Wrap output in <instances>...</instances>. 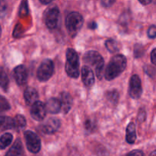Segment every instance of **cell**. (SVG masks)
<instances>
[{"mask_svg": "<svg viewBox=\"0 0 156 156\" xmlns=\"http://www.w3.org/2000/svg\"><path fill=\"white\" fill-rule=\"evenodd\" d=\"M129 21H130V15L125 12L120 16V19H119V24L124 27H127L128 24H129Z\"/></svg>", "mask_w": 156, "mask_h": 156, "instance_id": "cell-25", "label": "cell"}, {"mask_svg": "<svg viewBox=\"0 0 156 156\" xmlns=\"http://www.w3.org/2000/svg\"><path fill=\"white\" fill-rule=\"evenodd\" d=\"M83 23V17L79 12H73L69 14L66 19V26L69 34L72 37H75L80 31Z\"/></svg>", "mask_w": 156, "mask_h": 156, "instance_id": "cell-4", "label": "cell"}, {"mask_svg": "<svg viewBox=\"0 0 156 156\" xmlns=\"http://www.w3.org/2000/svg\"><path fill=\"white\" fill-rule=\"evenodd\" d=\"M82 79L85 85L91 87L94 83V74L92 69L88 66H84L82 68Z\"/></svg>", "mask_w": 156, "mask_h": 156, "instance_id": "cell-13", "label": "cell"}, {"mask_svg": "<svg viewBox=\"0 0 156 156\" xmlns=\"http://www.w3.org/2000/svg\"><path fill=\"white\" fill-rule=\"evenodd\" d=\"M13 140V136L9 133H5L0 136V149H5L10 146Z\"/></svg>", "mask_w": 156, "mask_h": 156, "instance_id": "cell-22", "label": "cell"}, {"mask_svg": "<svg viewBox=\"0 0 156 156\" xmlns=\"http://www.w3.org/2000/svg\"><path fill=\"white\" fill-rule=\"evenodd\" d=\"M83 59L84 62L87 65L90 66L95 70L97 77L99 79H101L102 76H103L105 61L100 53L94 50H90V51L85 53V54L84 55Z\"/></svg>", "mask_w": 156, "mask_h": 156, "instance_id": "cell-2", "label": "cell"}, {"mask_svg": "<svg viewBox=\"0 0 156 156\" xmlns=\"http://www.w3.org/2000/svg\"><path fill=\"white\" fill-rule=\"evenodd\" d=\"M24 140L26 146L29 152L36 154L40 152L41 149V142L36 133L30 130L24 132Z\"/></svg>", "mask_w": 156, "mask_h": 156, "instance_id": "cell-7", "label": "cell"}, {"mask_svg": "<svg viewBox=\"0 0 156 156\" xmlns=\"http://www.w3.org/2000/svg\"><path fill=\"white\" fill-rule=\"evenodd\" d=\"M54 73V65L53 61L46 59L43 61L37 72V77L40 82L48 81Z\"/></svg>", "mask_w": 156, "mask_h": 156, "instance_id": "cell-5", "label": "cell"}, {"mask_svg": "<svg viewBox=\"0 0 156 156\" xmlns=\"http://www.w3.org/2000/svg\"><path fill=\"white\" fill-rule=\"evenodd\" d=\"M137 119H138V121L140 122V123H143L146 120V112L145 111V109L143 108H141L140 109L138 112V116H137Z\"/></svg>", "mask_w": 156, "mask_h": 156, "instance_id": "cell-29", "label": "cell"}, {"mask_svg": "<svg viewBox=\"0 0 156 156\" xmlns=\"http://www.w3.org/2000/svg\"><path fill=\"white\" fill-rule=\"evenodd\" d=\"M1 34H2V29H1V26H0V37H1Z\"/></svg>", "mask_w": 156, "mask_h": 156, "instance_id": "cell-38", "label": "cell"}, {"mask_svg": "<svg viewBox=\"0 0 156 156\" xmlns=\"http://www.w3.org/2000/svg\"><path fill=\"white\" fill-rule=\"evenodd\" d=\"M65 69L69 77L77 79L79 76V58L74 49H67Z\"/></svg>", "mask_w": 156, "mask_h": 156, "instance_id": "cell-3", "label": "cell"}, {"mask_svg": "<svg viewBox=\"0 0 156 156\" xmlns=\"http://www.w3.org/2000/svg\"><path fill=\"white\" fill-rule=\"evenodd\" d=\"M24 98L27 105H32L35 102L37 101L39 95L35 88H32V87H28L24 90Z\"/></svg>", "mask_w": 156, "mask_h": 156, "instance_id": "cell-14", "label": "cell"}, {"mask_svg": "<svg viewBox=\"0 0 156 156\" xmlns=\"http://www.w3.org/2000/svg\"><path fill=\"white\" fill-rule=\"evenodd\" d=\"M59 9L56 5H50L46 9L44 15L45 24L50 29H54L57 27L59 22Z\"/></svg>", "mask_w": 156, "mask_h": 156, "instance_id": "cell-6", "label": "cell"}, {"mask_svg": "<svg viewBox=\"0 0 156 156\" xmlns=\"http://www.w3.org/2000/svg\"><path fill=\"white\" fill-rule=\"evenodd\" d=\"M144 70L148 76H149L152 78L155 77V69L154 66H146L144 67Z\"/></svg>", "mask_w": 156, "mask_h": 156, "instance_id": "cell-28", "label": "cell"}, {"mask_svg": "<svg viewBox=\"0 0 156 156\" xmlns=\"http://www.w3.org/2000/svg\"><path fill=\"white\" fill-rule=\"evenodd\" d=\"M7 12V3L5 0H0V18H3Z\"/></svg>", "mask_w": 156, "mask_h": 156, "instance_id": "cell-27", "label": "cell"}, {"mask_svg": "<svg viewBox=\"0 0 156 156\" xmlns=\"http://www.w3.org/2000/svg\"><path fill=\"white\" fill-rule=\"evenodd\" d=\"M10 108V104L9 103L7 99L3 96L0 95V113L9 111Z\"/></svg>", "mask_w": 156, "mask_h": 156, "instance_id": "cell-24", "label": "cell"}, {"mask_svg": "<svg viewBox=\"0 0 156 156\" xmlns=\"http://www.w3.org/2000/svg\"><path fill=\"white\" fill-rule=\"evenodd\" d=\"M88 28L94 30V29H96V27H97V24H96V22H94V21H92V22H91L90 24H88Z\"/></svg>", "mask_w": 156, "mask_h": 156, "instance_id": "cell-34", "label": "cell"}, {"mask_svg": "<svg viewBox=\"0 0 156 156\" xmlns=\"http://www.w3.org/2000/svg\"><path fill=\"white\" fill-rule=\"evenodd\" d=\"M24 149H23L22 143L21 141L18 139L14 143L12 147L9 149V150L6 152V155H24Z\"/></svg>", "mask_w": 156, "mask_h": 156, "instance_id": "cell-16", "label": "cell"}, {"mask_svg": "<svg viewBox=\"0 0 156 156\" xmlns=\"http://www.w3.org/2000/svg\"><path fill=\"white\" fill-rule=\"evenodd\" d=\"M105 46L106 48L110 53H117L120 50V43L117 42L114 39H108L105 41Z\"/></svg>", "mask_w": 156, "mask_h": 156, "instance_id": "cell-20", "label": "cell"}, {"mask_svg": "<svg viewBox=\"0 0 156 156\" xmlns=\"http://www.w3.org/2000/svg\"><path fill=\"white\" fill-rule=\"evenodd\" d=\"M14 78L18 85H25L28 78L27 69L24 65H19L14 69Z\"/></svg>", "mask_w": 156, "mask_h": 156, "instance_id": "cell-11", "label": "cell"}, {"mask_svg": "<svg viewBox=\"0 0 156 156\" xmlns=\"http://www.w3.org/2000/svg\"><path fill=\"white\" fill-rule=\"evenodd\" d=\"M60 120L57 118H49L42 125H41V129L42 133L47 135L55 133L60 127Z\"/></svg>", "mask_w": 156, "mask_h": 156, "instance_id": "cell-10", "label": "cell"}, {"mask_svg": "<svg viewBox=\"0 0 156 156\" xmlns=\"http://www.w3.org/2000/svg\"><path fill=\"white\" fill-rule=\"evenodd\" d=\"M145 54L144 47L142 44H136L134 47V57L139 59V58L143 57V55Z\"/></svg>", "mask_w": 156, "mask_h": 156, "instance_id": "cell-23", "label": "cell"}, {"mask_svg": "<svg viewBox=\"0 0 156 156\" xmlns=\"http://www.w3.org/2000/svg\"><path fill=\"white\" fill-rule=\"evenodd\" d=\"M127 64V59L123 55L117 54L114 56L108 63L105 73V77L108 81H111L120 76L125 70Z\"/></svg>", "mask_w": 156, "mask_h": 156, "instance_id": "cell-1", "label": "cell"}, {"mask_svg": "<svg viewBox=\"0 0 156 156\" xmlns=\"http://www.w3.org/2000/svg\"><path fill=\"white\" fill-rule=\"evenodd\" d=\"M129 96L133 99H139L143 94L141 79L137 75L131 76L129 80Z\"/></svg>", "mask_w": 156, "mask_h": 156, "instance_id": "cell-8", "label": "cell"}, {"mask_svg": "<svg viewBox=\"0 0 156 156\" xmlns=\"http://www.w3.org/2000/svg\"><path fill=\"white\" fill-rule=\"evenodd\" d=\"M0 87L4 91H8L9 87V79L6 72L0 66Z\"/></svg>", "mask_w": 156, "mask_h": 156, "instance_id": "cell-19", "label": "cell"}, {"mask_svg": "<svg viewBox=\"0 0 156 156\" xmlns=\"http://www.w3.org/2000/svg\"><path fill=\"white\" fill-rule=\"evenodd\" d=\"M96 128V122L91 119H88L85 122V129L88 132H92Z\"/></svg>", "mask_w": 156, "mask_h": 156, "instance_id": "cell-26", "label": "cell"}, {"mask_svg": "<svg viewBox=\"0 0 156 156\" xmlns=\"http://www.w3.org/2000/svg\"><path fill=\"white\" fill-rule=\"evenodd\" d=\"M127 155H138V156H142L144 155V152L141 150H133L132 152L127 153Z\"/></svg>", "mask_w": 156, "mask_h": 156, "instance_id": "cell-32", "label": "cell"}, {"mask_svg": "<svg viewBox=\"0 0 156 156\" xmlns=\"http://www.w3.org/2000/svg\"><path fill=\"white\" fill-rule=\"evenodd\" d=\"M26 125H27V122H26V119L24 116L18 114L12 119V129H15V130H22L25 127Z\"/></svg>", "mask_w": 156, "mask_h": 156, "instance_id": "cell-18", "label": "cell"}, {"mask_svg": "<svg viewBox=\"0 0 156 156\" xmlns=\"http://www.w3.org/2000/svg\"><path fill=\"white\" fill-rule=\"evenodd\" d=\"M151 60H152V62L153 63V65H155L156 64V50L155 48H154L152 50V53H151Z\"/></svg>", "mask_w": 156, "mask_h": 156, "instance_id": "cell-33", "label": "cell"}, {"mask_svg": "<svg viewBox=\"0 0 156 156\" xmlns=\"http://www.w3.org/2000/svg\"><path fill=\"white\" fill-rule=\"evenodd\" d=\"M136 140V126L133 122L129 123L126 127V140L129 144H133Z\"/></svg>", "mask_w": 156, "mask_h": 156, "instance_id": "cell-17", "label": "cell"}, {"mask_svg": "<svg viewBox=\"0 0 156 156\" xmlns=\"http://www.w3.org/2000/svg\"><path fill=\"white\" fill-rule=\"evenodd\" d=\"M5 117H3V116L0 115V128L3 126L5 123Z\"/></svg>", "mask_w": 156, "mask_h": 156, "instance_id": "cell-36", "label": "cell"}, {"mask_svg": "<svg viewBox=\"0 0 156 156\" xmlns=\"http://www.w3.org/2000/svg\"><path fill=\"white\" fill-rule=\"evenodd\" d=\"M47 112L50 113L51 114H56L61 111L60 102L57 98H50L47 101L45 105Z\"/></svg>", "mask_w": 156, "mask_h": 156, "instance_id": "cell-15", "label": "cell"}, {"mask_svg": "<svg viewBox=\"0 0 156 156\" xmlns=\"http://www.w3.org/2000/svg\"><path fill=\"white\" fill-rule=\"evenodd\" d=\"M105 98L110 104H111L112 105H115L118 103L120 96H119V93L117 90L112 89L107 91L105 94Z\"/></svg>", "mask_w": 156, "mask_h": 156, "instance_id": "cell-21", "label": "cell"}, {"mask_svg": "<svg viewBox=\"0 0 156 156\" xmlns=\"http://www.w3.org/2000/svg\"><path fill=\"white\" fill-rule=\"evenodd\" d=\"M148 37L152 39H154L156 37V27L154 24L149 27V30H148Z\"/></svg>", "mask_w": 156, "mask_h": 156, "instance_id": "cell-30", "label": "cell"}, {"mask_svg": "<svg viewBox=\"0 0 156 156\" xmlns=\"http://www.w3.org/2000/svg\"><path fill=\"white\" fill-rule=\"evenodd\" d=\"M116 0H101V5L105 8H110L115 3Z\"/></svg>", "mask_w": 156, "mask_h": 156, "instance_id": "cell-31", "label": "cell"}, {"mask_svg": "<svg viewBox=\"0 0 156 156\" xmlns=\"http://www.w3.org/2000/svg\"><path fill=\"white\" fill-rule=\"evenodd\" d=\"M53 1V0H40V2H41L43 5H48L50 4V2H52Z\"/></svg>", "mask_w": 156, "mask_h": 156, "instance_id": "cell-37", "label": "cell"}, {"mask_svg": "<svg viewBox=\"0 0 156 156\" xmlns=\"http://www.w3.org/2000/svg\"><path fill=\"white\" fill-rule=\"evenodd\" d=\"M139 2H140L142 5H147L150 4V3L152 2V0H139Z\"/></svg>", "mask_w": 156, "mask_h": 156, "instance_id": "cell-35", "label": "cell"}, {"mask_svg": "<svg viewBox=\"0 0 156 156\" xmlns=\"http://www.w3.org/2000/svg\"><path fill=\"white\" fill-rule=\"evenodd\" d=\"M46 115H47V110H46L45 105L42 101H37L32 105L30 109V116L34 120L37 121H41L45 118Z\"/></svg>", "mask_w": 156, "mask_h": 156, "instance_id": "cell-9", "label": "cell"}, {"mask_svg": "<svg viewBox=\"0 0 156 156\" xmlns=\"http://www.w3.org/2000/svg\"><path fill=\"white\" fill-rule=\"evenodd\" d=\"M59 102H60L61 111L63 114H68L73 106V98L69 93L63 91L59 96Z\"/></svg>", "mask_w": 156, "mask_h": 156, "instance_id": "cell-12", "label": "cell"}]
</instances>
